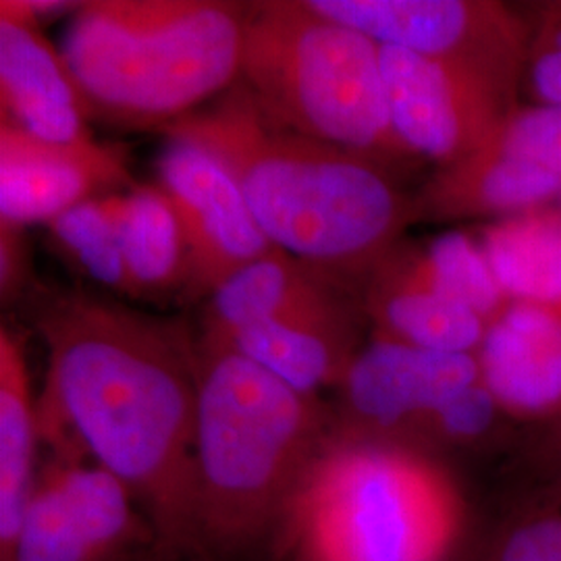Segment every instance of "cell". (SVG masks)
I'll return each mask as SVG.
<instances>
[{"instance_id":"5b68a950","label":"cell","mask_w":561,"mask_h":561,"mask_svg":"<svg viewBox=\"0 0 561 561\" xmlns=\"http://www.w3.org/2000/svg\"><path fill=\"white\" fill-rule=\"evenodd\" d=\"M463 524L445 461L333 428L277 535L291 561H449Z\"/></svg>"},{"instance_id":"603a6c76","label":"cell","mask_w":561,"mask_h":561,"mask_svg":"<svg viewBox=\"0 0 561 561\" xmlns=\"http://www.w3.org/2000/svg\"><path fill=\"white\" fill-rule=\"evenodd\" d=\"M119 196L104 194L81 202L46 227L60 252L85 277L131 298L121 250Z\"/></svg>"},{"instance_id":"6da1fadb","label":"cell","mask_w":561,"mask_h":561,"mask_svg":"<svg viewBox=\"0 0 561 561\" xmlns=\"http://www.w3.org/2000/svg\"><path fill=\"white\" fill-rule=\"evenodd\" d=\"M36 324L41 437L62 454L71 437L117 477L167 558L196 553V345L175 322L88 294L44 301Z\"/></svg>"},{"instance_id":"7402d4cb","label":"cell","mask_w":561,"mask_h":561,"mask_svg":"<svg viewBox=\"0 0 561 561\" xmlns=\"http://www.w3.org/2000/svg\"><path fill=\"white\" fill-rule=\"evenodd\" d=\"M389 259L408 277L477 312L486 327L510 304L486 261L481 241L463 231H447L428 245L400 241L389 252Z\"/></svg>"},{"instance_id":"2e32d148","label":"cell","mask_w":561,"mask_h":561,"mask_svg":"<svg viewBox=\"0 0 561 561\" xmlns=\"http://www.w3.org/2000/svg\"><path fill=\"white\" fill-rule=\"evenodd\" d=\"M362 322L360 301L350 300L314 314L248 327L225 340H202L227 345L289 387L322 398V391L340 387L358 356Z\"/></svg>"},{"instance_id":"ba28073f","label":"cell","mask_w":561,"mask_h":561,"mask_svg":"<svg viewBox=\"0 0 561 561\" xmlns=\"http://www.w3.org/2000/svg\"><path fill=\"white\" fill-rule=\"evenodd\" d=\"M561 196V106L518 104L463 161L437 169L414 194L419 222L507 219Z\"/></svg>"},{"instance_id":"f546056e","label":"cell","mask_w":561,"mask_h":561,"mask_svg":"<svg viewBox=\"0 0 561 561\" xmlns=\"http://www.w3.org/2000/svg\"><path fill=\"white\" fill-rule=\"evenodd\" d=\"M556 206H558V208H560V210H561V196H560V198H558V202H556Z\"/></svg>"},{"instance_id":"f1b7e54d","label":"cell","mask_w":561,"mask_h":561,"mask_svg":"<svg viewBox=\"0 0 561 561\" xmlns=\"http://www.w3.org/2000/svg\"><path fill=\"white\" fill-rule=\"evenodd\" d=\"M18 4L30 20L36 21L42 27L44 23L59 20L62 15H76L81 2H71V0H18Z\"/></svg>"},{"instance_id":"4fadbf2b","label":"cell","mask_w":561,"mask_h":561,"mask_svg":"<svg viewBox=\"0 0 561 561\" xmlns=\"http://www.w3.org/2000/svg\"><path fill=\"white\" fill-rule=\"evenodd\" d=\"M131 178L119 148L101 141H44L0 119V225H48L90 198L115 194Z\"/></svg>"},{"instance_id":"30bf717a","label":"cell","mask_w":561,"mask_h":561,"mask_svg":"<svg viewBox=\"0 0 561 561\" xmlns=\"http://www.w3.org/2000/svg\"><path fill=\"white\" fill-rule=\"evenodd\" d=\"M157 185L173 204L185 236L190 298L213 296L222 283L275 250L240 183L198 144L167 138L157 159Z\"/></svg>"},{"instance_id":"5bb4252c","label":"cell","mask_w":561,"mask_h":561,"mask_svg":"<svg viewBox=\"0 0 561 561\" xmlns=\"http://www.w3.org/2000/svg\"><path fill=\"white\" fill-rule=\"evenodd\" d=\"M2 119L53 144L88 146L92 111L59 48L18 0L0 2Z\"/></svg>"},{"instance_id":"8fae6325","label":"cell","mask_w":561,"mask_h":561,"mask_svg":"<svg viewBox=\"0 0 561 561\" xmlns=\"http://www.w3.org/2000/svg\"><path fill=\"white\" fill-rule=\"evenodd\" d=\"M381 59L400 140L419 161L433 162L437 169L479 150L520 104L495 83L454 65L396 46H381Z\"/></svg>"},{"instance_id":"7c38bea8","label":"cell","mask_w":561,"mask_h":561,"mask_svg":"<svg viewBox=\"0 0 561 561\" xmlns=\"http://www.w3.org/2000/svg\"><path fill=\"white\" fill-rule=\"evenodd\" d=\"M144 526L117 477L96 463L55 461L36 481L7 561H117Z\"/></svg>"},{"instance_id":"3957f363","label":"cell","mask_w":561,"mask_h":561,"mask_svg":"<svg viewBox=\"0 0 561 561\" xmlns=\"http://www.w3.org/2000/svg\"><path fill=\"white\" fill-rule=\"evenodd\" d=\"M196 356V553L229 556L279 533L335 422L227 345L201 340Z\"/></svg>"},{"instance_id":"277c9868","label":"cell","mask_w":561,"mask_h":561,"mask_svg":"<svg viewBox=\"0 0 561 561\" xmlns=\"http://www.w3.org/2000/svg\"><path fill=\"white\" fill-rule=\"evenodd\" d=\"M250 13L231 0H88L60 53L92 117L162 131L240 81Z\"/></svg>"},{"instance_id":"44dd1931","label":"cell","mask_w":561,"mask_h":561,"mask_svg":"<svg viewBox=\"0 0 561 561\" xmlns=\"http://www.w3.org/2000/svg\"><path fill=\"white\" fill-rule=\"evenodd\" d=\"M479 241L507 301L561 312V210L556 204L491 221Z\"/></svg>"},{"instance_id":"ffe728a7","label":"cell","mask_w":561,"mask_h":561,"mask_svg":"<svg viewBox=\"0 0 561 561\" xmlns=\"http://www.w3.org/2000/svg\"><path fill=\"white\" fill-rule=\"evenodd\" d=\"M38 405L32 400L20 341L0 331V561L9 560L36 481Z\"/></svg>"},{"instance_id":"cb8c5ba5","label":"cell","mask_w":561,"mask_h":561,"mask_svg":"<svg viewBox=\"0 0 561 561\" xmlns=\"http://www.w3.org/2000/svg\"><path fill=\"white\" fill-rule=\"evenodd\" d=\"M482 561H561V479L547 481L505 518Z\"/></svg>"},{"instance_id":"e0dca14e","label":"cell","mask_w":561,"mask_h":561,"mask_svg":"<svg viewBox=\"0 0 561 561\" xmlns=\"http://www.w3.org/2000/svg\"><path fill=\"white\" fill-rule=\"evenodd\" d=\"M350 300L356 298L275 248L210 296L202 337L225 340L248 327L314 314Z\"/></svg>"},{"instance_id":"d4e9b609","label":"cell","mask_w":561,"mask_h":561,"mask_svg":"<svg viewBox=\"0 0 561 561\" xmlns=\"http://www.w3.org/2000/svg\"><path fill=\"white\" fill-rule=\"evenodd\" d=\"M510 421L484 382L463 389L433 416L422 431L419 449L443 460L451 451H477L497 442L503 424Z\"/></svg>"},{"instance_id":"d6986e66","label":"cell","mask_w":561,"mask_h":561,"mask_svg":"<svg viewBox=\"0 0 561 561\" xmlns=\"http://www.w3.org/2000/svg\"><path fill=\"white\" fill-rule=\"evenodd\" d=\"M119 229L134 300L159 301L187 291V243L173 204L157 183L121 194Z\"/></svg>"},{"instance_id":"8992f818","label":"cell","mask_w":561,"mask_h":561,"mask_svg":"<svg viewBox=\"0 0 561 561\" xmlns=\"http://www.w3.org/2000/svg\"><path fill=\"white\" fill-rule=\"evenodd\" d=\"M240 81L283 129L354 152L391 171L421 164L389 108L381 44L308 0L252 2Z\"/></svg>"},{"instance_id":"7a4b0ae2","label":"cell","mask_w":561,"mask_h":561,"mask_svg":"<svg viewBox=\"0 0 561 561\" xmlns=\"http://www.w3.org/2000/svg\"><path fill=\"white\" fill-rule=\"evenodd\" d=\"M161 134L215 154L271 243L358 301L416 225L414 194L391 171L271 123L241 81Z\"/></svg>"},{"instance_id":"83f0119b","label":"cell","mask_w":561,"mask_h":561,"mask_svg":"<svg viewBox=\"0 0 561 561\" xmlns=\"http://www.w3.org/2000/svg\"><path fill=\"white\" fill-rule=\"evenodd\" d=\"M533 460L547 481L561 479V412L539 426L533 442Z\"/></svg>"},{"instance_id":"ac0fdd59","label":"cell","mask_w":561,"mask_h":561,"mask_svg":"<svg viewBox=\"0 0 561 561\" xmlns=\"http://www.w3.org/2000/svg\"><path fill=\"white\" fill-rule=\"evenodd\" d=\"M360 306L373 337L428 352L477 354L486 333L477 312L408 277L389 254L366 283Z\"/></svg>"},{"instance_id":"4316f807","label":"cell","mask_w":561,"mask_h":561,"mask_svg":"<svg viewBox=\"0 0 561 561\" xmlns=\"http://www.w3.org/2000/svg\"><path fill=\"white\" fill-rule=\"evenodd\" d=\"M21 231L15 227H0V256H2V298H11L18 294L23 280V266H25V250L21 245Z\"/></svg>"},{"instance_id":"484cf974","label":"cell","mask_w":561,"mask_h":561,"mask_svg":"<svg viewBox=\"0 0 561 561\" xmlns=\"http://www.w3.org/2000/svg\"><path fill=\"white\" fill-rule=\"evenodd\" d=\"M526 78L535 101L561 106V0L535 9Z\"/></svg>"},{"instance_id":"52a82bcc","label":"cell","mask_w":561,"mask_h":561,"mask_svg":"<svg viewBox=\"0 0 561 561\" xmlns=\"http://www.w3.org/2000/svg\"><path fill=\"white\" fill-rule=\"evenodd\" d=\"M381 46L439 60L495 83L518 101L530 23L497 0H308Z\"/></svg>"},{"instance_id":"9a60e30c","label":"cell","mask_w":561,"mask_h":561,"mask_svg":"<svg viewBox=\"0 0 561 561\" xmlns=\"http://www.w3.org/2000/svg\"><path fill=\"white\" fill-rule=\"evenodd\" d=\"M481 381L510 421L545 422L561 412V312L510 301L477 352Z\"/></svg>"},{"instance_id":"9c48e42d","label":"cell","mask_w":561,"mask_h":561,"mask_svg":"<svg viewBox=\"0 0 561 561\" xmlns=\"http://www.w3.org/2000/svg\"><path fill=\"white\" fill-rule=\"evenodd\" d=\"M477 381V354L428 352L370 337L333 391L335 433L419 449L426 424Z\"/></svg>"}]
</instances>
